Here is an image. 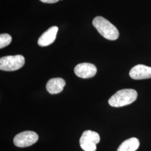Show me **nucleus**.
I'll return each mask as SVG.
<instances>
[{
  "instance_id": "obj_1",
  "label": "nucleus",
  "mask_w": 151,
  "mask_h": 151,
  "mask_svg": "<svg viewBox=\"0 0 151 151\" xmlns=\"http://www.w3.org/2000/svg\"><path fill=\"white\" fill-rule=\"evenodd\" d=\"M92 24L104 38L110 40H115L119 37V32L118 29L102 16L95 17Z\"/></svg>"
},
{
  "instance_id": "obj_2",
  "label": "nucleus",
  "mask_w": 151,
  "mask_h": 151,
  "mask_svg": "<svg viewBox=\"0 0 151 151\" xmlns=\"http://www.w3.org/2000/svg\"><path fill=\"white\" fill-rule=\"evenodd\" d=\"M138 97L137 92L134 89H123L116 92L109 100L110 106L122 107L135 101Z\"/></svg>"
},
{
  "instance_id": "obj_3",
  "label": "nucleus",
  "mask_w": 151,
  "mask_h": 151,
  "mask_svg": "<svg viewBox=\"0 0 151 151\" xmlns=\"http://www.w3.org/2000/svg\"><path fill=\"white\" fill-rule=\"evenodd\" d=\"M25 58L22 55H9L0 58V70L14 71L20 69L25 65Z\"/></svg>"
},
{
  "instance_id": "obj_4",
  "label": "nucleus",
  "mask_w": 151,
  "mask_h": 151,
  "mask_svg": "<svg viewBox=\"0 0 151 151\" xmlns=\"http://www.w3.org/2000/svg\"><path fill=\"white\" fill-rule=\"evenodd\" d=\"M100 140L99 134L90 130H85L80 139L81 148L85 151H96V144Z\"/></svg>"
},
{
  "instance_id": "obj_5",
  "label": "nucleus",
  "mask_w": 151,
  "mask_h": 151,
  "mask_svg": "<svg viewBox=\"0 0 151 151\" xmlns=\"http://www.w3.org/2000/svg\"><path fill=\"white\" fill-rule=\"evenodd\" d=\"M39 139L37 133L33 131H24L17 134L14 138V145L18 147H27L35 144Z\"/></svg>"
},
{
  "instance_id": "obj_6",
  "label": "nucleus",
  "mask_w": 151,
  "mask_h": 151,
  "mask_svg": "<svg viewBox=\"0 0 151 151\" xmlns=\"http://www.w3.org/2000/svg\"><path fill=\"white\" fill-rule=\"evenodd\" d=\"M76 75L82 78L93 77L97 73L96 66L90 63H82L77 65L74 69Z\"/></svg>"
},
{
  "instance_id": "obj_7",
  "label": "nucleus",
  "mask_w": 151,
  "mask_h": 151,
  "mask_svg": "<svg viewBox=\"0 0 151 151\" xmlns=\"http://www.w3.org/2000/svg\"><path fill=\"white\" fill-rule=\"evenodd\" d=\"M129 76L134 80L151 78V67L145 65H137L130 70Z\"/></svg>"
},
{
  "instance_id": "obj_8",
  "label": "nucleus",
  "mask_w": 151,
  "mask_h": 151,
  "mask_svg": "<svg viewBox=\"0 0 151 151\" xmlns=\"http://www.w3.org/2000/svg\"><path fill=\"white\" fill-rule=\"evenodd\" d=\"M58 30L57 27H52L45 31L39 38L38 45L40 47H47L52 44L56 39L57 34Z\"/></svg>"
},
{
  "instance_id": "obj_9",
  "label": "nucleus",
  "mask_w": 151,
  "mask_h": 151,
  "mask_svg": "<svg viewBox=\"0 0 151 151\" xmlns=\"http://www.w3.org/2000/svg\"><path fill=\"white\" fill-rule=\"evenodd\" d=\"M65 82L62 78H53L49 80L46 85V88L50 94H57L63 91Z\"/></svg>"
},
{
  "instance_id": "obj_10",
  "label": "nucleus",
  "mask_w": 151,
  "mask_h": 151,
  "mask_svg": "<svg viewBox=\"0 0 151 151\" xmlns=\"http://www.w3.org/2000/svg\"><path fill=\"white\" fill-rule=\"evenodd\" d=\"M139 146V141L136 138H131L124 141L117 151H135Z\"/></svg>"
},
{
  "instance_id": "obj_11",
  "label": "nucleus",
  "mask_w": 151,
  "mask_h": 151,
  "mask_svg": "<svg viewBox=\"0 0 151 151\" xmlns=\"http://www.w3.org/2000/svg\"><path fill=\"white\" fill-rule=\"evenodd\" d=\"M12 42V37L8 34H1L0 35V48L2 49L8 46Z\"/></svg>"
},
{
  "instance_id": "obj_12",
  "label": "nucleus",
  "mask_w": 151,
  "mask_h": 151,
  "mask_svg": "<svg viewBox=\"0 0 151 151\" xmlns=\"http://www.w3.org/2000/svg\"><path fill=\"white\" fill-rule=\"evenodd\" d=\"M42 2H43L44 3H47V4H54L58 1H59L60 0H40Z\"/></svg>"
},
{
  "instance_id": "obj_13",
  "label": "nucleus",
  "mask_w": 151,
  "mask_h": 151,
  "mask_svg": "<svg viewBox=\"0 0 151 151\" xmlns=\"http://www.w3.org/2000/svg\"><path fill=\"white\" fill-rule=\"evenodd\" d=\"M61 1H63V0H61Z\"/></svg>"
}]
</instances>
